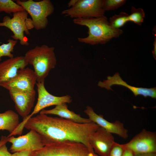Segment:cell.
Wrapping results in <instances>:
<instances>
[{"label": "cell", "mask_w": 156, "mask_h": 156, "mask_svg": "<svg viewBox=\"0 0 156 156\" xmlns=\"http://www.w3.org/2000/svg\"><path fill=\"white\" fill-rule=\"evenodd\" d=\"M122 156H134V154L130 150L124 148Z\"/></svg>", "instance_id": "cell-28"}, {"label": "cell", "mask_w": 156, "mask_h": 156, "mask_svg": "<svg viewBox=\"0 0 156 156\" xmlns=\"http://www.w3.org/2000/svg\"><path fill=\"white\" fill-rule=\"evenodd\" d=\"M33 152L29 151L16 152L12 154V156H33Z\"/></svg>", "instance_id": "cell-26"}, {"label": "cell", "mask_w": 156, "mask_h": 156, "mask_svg": "<svg viewBox=\"0 0 156 156\" xmlns=\"http://www.w3.org/2000/svg\"><path fill=\"white\" fill-rule=\"evenodd\" d=\"M115 142L112 134L100 127L89 138L90 143L94 152L100 156H107Z\"/></svg>", "instance_id": "cell-13"}, {"label": "cell", "mask_w": 156, "mask_h": 156, "mask_svg": "<svg viewBox=\"0 0 156 156\" xmlns=\"http://www.w3.org/2000/svg\"><path fill=\"white\" fill-rule=\"evenodd\" d=\"M134 156H156V153H142L134 155Z\"/></svg>", "instance_id": "cell-30"}, {"label": "cell", "mask_w": 156, "mask_h": 156, "mask_svg": "<svg viewBox=\"0 0 156 156\" xmlns=\"http://www.w3.org/2000/svg\"><path fill=\"white\" fill-rule=\"evenodd\" d=\"M102 0H78L73 6L64 10L62 14L74 18H97L105 16Z\"/></svg>", "instance_id": "cell-7"}, {"label": "cell", "mask_w": 156, "mask_h": 156, "mask_svg": "<svg viewBox=\"0 0 156 156\" xmlns=\"http://www.w3.org/2000/svg\"><path fill=\"white\" fill-rule=\"evenodd\" d=\"M84 112L92 122L109 132L116 134L124 139H126L128 137L127 129L125 127L123 124L120 121L116 120L113 122H109L104 119L102 115L96 114L93 108L88 106H86Z\"/></svg>", "instance_id": "cell-12"}, {"label": "cell", "mask_w": 156, "mask_h": 156, "mask_svg": "<svg viewBox=\"0 0 156 156\" xmlns=\"http://www.w3.org/2000/svg\"><path fill=\"white\" fill-rule=\"evenodd\" d=\"M113 85H118L125 87L133 93L135 96L141 95L144 97H150L156 98V88H150L137 87L130 86L124 81L118 73H116L113 76H108L107 79L103 81H99L98 86L101 88H105L107 90H111V86Z\"/></svg>", "instance_id": "cell-15"}, {"label": "cell", "mask_w": 156, "mask_h": 156, "mask_svg": "<svg viewBox=\"0 0 156 156\" xmlns=\"http://www.w3.org/2000/svg\"><path fill=\"white\" fill-rule=\"evenodd\" d=\"M125 0H102V6L105 11L116 9L125 4Z\"/></svg>", "instance_id": "cell-23"}, {"label": "cell", "mask_w": 156, "mask_h": 156, "mask_svg": "<svg viewBox=\"0 0 156 156\" xmlns=\"http://www.w3.org/2000/svg\"><path fill=\"white\" fill-rule=\"evenodd\" d=\"M153 34L154 36V40L153 42L154 48L152 53L153 57L155 60L156 59V27H154L153 30Z\"/></svg>", "instance_id": "cell-27"}, {"label": "cell", "mask_w": 156, "mask_h": 156, "mask_svg": "<svg viewBox=\"0 0 156 156\" xmlns=\"http://www.w3.org/2000/svg\"><path fill=\"white\" fill-rule=\"evenodd\" d=\"M28 64L25 56L9 58L0 62V84L12 79Z\"/></svg>", "instance_id": "cell-16"}, {"label": "cell", "mask_w": 156, "mask_h": 156, "mask_svg": "<svg viewBox=\"0 0 156 156\" xmlns=\"http://www.w3.org/2000/svg\"><path fill=\"white\" fill-rule=\"evenodd\" d=\"M36 84L38 94L37 102L32 112L25 118L26 121L46 107L64 103H70L72 101L71 96L68 95L58 96L50 93L45 87L44 81L37 82Z\"/></svg>", "instance_id": "cell-10"}, {"label": "cell", "mask_w": 156, "mask_h": 156, "mask_svg": "<svg viewBox=\"0 0 156 156\" xmlns=\"http://www.w3.org/2000/svg\"><path fill=\"white\" fill-rule=\"evenodd\" d=\"M8 138L6 136L2 135L0 140V146L5 143L8 142Z\"/></svg>", "instance_id": "cell-29"}, {"label": "cell", "mask_w": 156, "mask_h": 156, "mask_svg": "<svg viewBox=\"0 0 156 156\" xmlns=\"http://www.w3.org/2000/svg\"><path fill=\"white\" fill-rule=\"evenodd\" d=\"M145 17V13L141 8H136L132 6L131 14L128 16V21H131L135 23L141 25L143 22Z\"/></svg>", "instance_id": "cell-21"}, {"label": "cell", "mask_w": 156, "mask_h": 156, "mask_svg": "<svg viewBox=\"0 0 156 156\" xmlns=\"http://www.w3.org/2000/svg\"><path fill=\"white\" fill-rule=\"evenodd\" d=\"M122 145L134 155L156 153V133L143 129L129 142Z\"/></svg>", "instance_id": "cell-8"}, {"label": "cell", "mask_w": 156, "mask_h": 156, "mask_svg": "<svg viewBox=\"0 0 156 156\" xmlns=\"http://www.w3.org/2000/svg\"><path fill=\"white\" fill-rule=\"evenodd\" d=\"M7 43H3L0 45V61L1 60V57L7 56L9 58L14 57L12 53L13 52L14 47L17 42V41L12 39L7 40Z\"/></svg>", "instance_id": "cell-22"}, {"label": "cell", "mask_w": 156, "mask_h": 156, "mask_svg": "<svg viewBox=\"0 0 156 156\" xmlns=\"http://www.w3.org/2000/svg\"><path fill=\"white\" fill-rule=\"evenodd\" d=\"M33 156H98L83 144L66 141L45 145L34 152Z\"/></svg>", "instance_id": "cell-4"}, {"label": "cell", "mask_w": 156, "mask_h": 156, "mask_svg": "<svg viewBox=\"0 0 156 156\" xmlns=\"http://www.w3.org/2000/svg\"><path fill=\"white\" fill-rule=\"evenodd\" d=\"M124 148L122 144L115 142L112 146L107 156H122Z\"/></svg>", "instance_id": "cell-24"}, {"label": "cell", "mask_w": 156, "mask_h": 156, "mask_svg": "<svg viewBox=\"0 0 156 156\" xmlns=\"http://www.w3.org/2000/svg\"><path fill=\"white\" fill-rule=\"evenodd\" d=\"M129 14L123 12L118 14H115L109 18V21L110 25L115 29H120L128 22Z\"/></svg>", "instance_id": "cell-20"}, {"label": "cell", "mask_w": 156, "mask_h": 156, "mask_svg": "<svg viewBox=\"0 0 156 156\" xmlns=\"http://www.w3.org/2000/svg\"><path fill=\"white\" fill-rule=\"evenodd\" d=\"M28 13L25 10L13 14L12 17L8 16H4L0 27H5L13 33L11 36L13 40H19L22 45L28 46L29 43L27 39L24 35V33L29 35V30L34 28L31 19L27 18Z\"/></svg>", "instance_id": "cell-6"}, {"label": "cell", "mask_w": 156, "mask_h": 156, "mask_svg": "<svg viewBox=\"0 0 156 156\" xmlns=\"http://www.w3.org/2000/svg\"><path fill=\"white\" fill-rule=\"evenodd\" d=\"M99 127L92 122L80 123L60 117L39 114L29 118L24 125L41 136L45 145L66 141L81 142L94 151L89 142L91 135Z\"/></svg>", "instance_id": "cell-1"}, {"label": "cell", "mask_w": 156, "mask_h": 156, "mask_svg": "<svg viewBox=\"0 0 156 156\" xmlns=\"http://www.w3.org/2000/svg\"><path fill=\"white\" fill-rule=\"evenodd\" d=\"M24 10L22 6L12 0H0V12L11 14Z\"/></svg>", "instance_id": "cell-19"}, {"label": "cell", "mask_w": 156, "mask_h": 156, "mask_svg": "<svg viewBox=\"0 0 156 156\" xmlns=\"http://www.w3.org/2000/svg\"><path fill=\"white\" fill-rule=\"evenodd\" d=\"M55 48L46 44L37 46L29 50L25 56L28 64L33 66L37 82L44 81L51 70L57 63Z\"/></svg>", "instance_id": "cell-3"}, {"label": "cell", "mask_w": 156, "mask_h": 156, "mask_svg": "<svg viewBox=\"0 0 156 156\" xmlns=\"http://www.w3.org/2000/svg\"><path fill=\"white\" fill-rule=\"evenodd\" d=\"M16 3L30 15L34 28L37 30L46 28L48 23L47 17L53 13L54 10L53 5L50 0H17Z\"/></svg>", "instance_id": "cell-5"}, {"label": "cell", "mask_w": 156, "mask_h": 156, "mask_svg": "<svg viewBox=\"0 0 156 156\" xmlns=\"http://www.w3.org/2000/svg\"><path fill=\"white\" fill-rule=\"evenodd\" d=\"M78 0H71L68 3V7H72L75 5Z\"/></svg>", "instance_id": "cell-31"}, {"label": "cell", "mask_w": 156, "mask_h": 156, "mask_svg": "<svg viewBox=\"0 0 156 156\" xmlns=\"http://www.w3.org/2000/svg\"><path fill=\"white\" fill-rule=\"evenodd\" d=\"M8 142L12 144L10 150L12 153L23 151L34 152L43 147L45 144L41 135L36 131L30 130L26 134L8 138Z\"/></svg>", "instance_id": "cell-9"}, {"label": "cell", "mask_w": 156, "mask_h": 156, "mask_svg": "<svg viewBox=\"0 0 156 156\" xmlns=\"http://www.w3.org/2000/svg\"><path fill=\"white\" fill-rule=\"evenodd\" d=\"M36 77L34 70L29 67L21 70L17 75L10 81L2 83L0 86L9 91L31 92L35 90Z\"/></svg>", "instance_id": "cell-11"}, {"label": "cell", "mask_w": 156, "mask_h": 156, "mask_svg": "<svg viewBox=\"0 0 156 156\" xmlns=\"http://www.w3.org/2000/svg\"><path fill=\"white\" fill-rule=\"evenodd\" d=\"M18 114L12 110L0 113V130H6L11 133L20 123Z\"/></svg>", "instance_id": "cell-18"}, {"label": "cell", "mask_w": 156, "mask_h": 156, "mask_svg": "<svg viewBox=\"0 0 156 156\" xmlns=\"http://www.w3.org/2000/svg\"><path fill=\"white\" fill-rule=\"evenodd\" d=\"M9 91L10 97L14 103L16 110L23 119L26 118L30 114L34 107L35 90L25 92L11 90Z\"/></svg>", "instance_id": "cell-14"}, {"label": "cell", "mask_w": 156, "mask_h": 156, "mask_svg": "<svg viewBox=\"0 0 156 156\" xmlns=\"http://www.w3.org/2000/svg\"><path fill=\"white\" fill-rule=\"evenodd\" d=\"M73 22L88 28V36L78 38V41L92 45L104 44L113 38L119 37L123 32L122 29L112 27L105 16L97 18H74Z\"/></svg>", "instance_id": "cell-2"}, {"label": "cell", "mask_w": 156, "mask_h": 156, "mask_svg": "<svg viewBox=\"0 0 156 156\" xmlns=\"http://www.w3.org/2000/svg\"><path fill=\"white\" fill-rule=\"evenodd\" d=\"M40 114L56 115L61 118L80 123L92 122L89 118L82 117L80 115L69 110L66 103L56 105L54 108L51 109H43L40 112Z\"/></svg>", "instance_id": "cell-17"}, {"label": "cell", "mask_w": 156, "mask_h": 156, "mask_svg": "<svg viewBox=\"0 0 156 156\" xmlns=\"http://www.w3.org/2000/svg\"><path fill=\"white\" fill-rule=\"evenodd\" d=\"M5 143L0 146V156H12V154L8 151Z\"/></svg>", "instance_id": "cell-25"}]
</instances>
